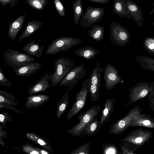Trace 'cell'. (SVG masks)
Instances as JSON below:
<instances>
[{"instance_id":"cell-1","label":"cell","mask_w":154,"mask_h":154,"mask_svg":"<svg viewBox=\"0 0 154 154\" xmlns=\"http://www.w3.org/2000/svg\"><path fill=\"white\" fill-rule=\"evenodd\" d=\"M75 62L70 59L63 57L57 59L54 64V72L50 74L51 78L50 85L55 86L74 67Z\"/></svg>"},{"instance_id":"cell-2","label":"cell","mask_w":154,"mask_h":154,"mask_svg":"<svg viewBox=\"0 0 154 154\" xmlns=\"http://www.w3.org/2000/svg\"><path fill=\"white\" fill-rule=\"evenodd\" d=\"M5 64L11 66L14 72L20 66L33 62L35 59L19 51L7 48L3 55Z\"/></svg>"},{"instance_id":"cell-3","label":"cell","mask_w":154,"mask_h":154,"mask_svg":"<svg viewBox=\"0 0 154 154\" xmlns=\"http://www.w3.org/2000/svg\"><path fill=\"white\" fill-rule=\"evenodd\" d=\"M101 109V107L100 105L92 106L78 116L79 122L68 130L66 132L76 137H80L82 132L85 126L98 115Z\"/></svg>"},{"instance_id":"cell-4","label":"cell","mask_w":154,"mask_h":154,"mask_svg":"<svg viewBox=\"0 0 154 154\" xmlns=\"http://www.w3.org/2000/svg\"><path fill=\"white\" fill-rule=\"evenodd\" d=\"M83 42L80 39L71 37H63L53 40L45 52L47 54L54 55L62 51H68L73 46Z\"/></svg>"},{"instance_id":"cell-5","label":"cell","mask_w":154,"mask_h":154,"mask_svg":"<svg viewBox=\"0 0 154 154\" xmlns=\"http://www.w3.org/2000/svg\"><path fill=\"white\" fill-rule=\"evenodd\" d=\"M109 32V40L116 45L124 47L130 41L131 35L129 30L119 22H111Z\"/></svg>"},{"instance_id":"cell-6","label":"cell","mask_w":154,"mask_h":154,"mask_svg":"<svg viewBox=\"0 0 154 154\" xmlns=\"http://www.w3.org/2000/svg\"><path fill=\"white\" fill-rule=\"evenodd\" d=\"M142 109L138 105L131 109L123 118L120 119L111 125L109 129L110 134L118 135L122 133L129 126L134 119L141 113Z\"/></svg>"},{"instance_id":"cell-7","label":"cell","mask_w":154,"mask_h":154,"mask_svg":"<svg viewBox=\"0 0 154 154\" xmlns=\"http://www.w3.org/2000/svg\"><path fill=\"white\" fill-rule=\"evenodd\" d=\"M89 80H84L82 84V88L75 96V100L66 116L68 120H69L78 113L85 105L87 97L90 92Z\"/></svg>"},{"instance_id":"cell-8","label":"cell","mask_w":154,"mask_h":154,"mask_svg":"<svg viewBox=\"0 0 154 154\" xmlns=\"http://www.w3.org/2000/svg\"><path fill=\"white\" fill-rule=\"evenodd\" d=\"M154 88V82H151L148 83L143 82L138 83L129 88V100L124 106V108L143 99Z\"/></svg>"},{"instance_id":"cell-9","label":"cell","mask_w":154,"mask_h":154,"mask_svg":"<svg viewBox=\"0 0 154 154\" xmlns=\"http://www.w3.org/2000/svg\"><path fill=\"white\" fill-rule=\"evenodd\" d=\"M152 133L149 129L141 128L136 129L130 132L120 142H129L141 147L146 143L148 144L152 137Z\"/></svg>"},{"instance_id":"cell-10","label":"cell","mask_w":154,"mask_h":154,"mask_svg":"<svg viewBox=\"0 0 154 154\" xmlns=\"http://www.w3.org/2000/svg\"><path fill=\"white\" fill-rule=\"evenodd\" d=\"M105 13V9L102 7H88L81 20V25L85 27H88L102 20Z\"/></svg>"},{"instance_id":"cell-11","label":"cell","mask_w":154,"mask_h":154,"mask_svg":"<svg viewBox=\"0 0 154 154\" xmlns=\"http://www.w3.org/2000/svg\"><path fill=\"white\" fill-rule=\"evenodd\" d=\"M87 70L85 65L81 63L74 67L61 80L59 83L60 86H67L70 88L76 83L79 79L83 78Z\"/></svg>"},{"instance_id":"cell-12","label":"cell","mask_w":154,"mask_h":154,"mask_svg":"<svg viewBox=\"0 0 154 154\" xmlns=\"http://www.w3.org/2000/svg\"><path fill=\"white\" fill-rule=\"evenodd\" d=\"M119 73L118 71L112 65L108 63L105 66L103 75L105 86L107 90L112 89L122 81Z\"/></svg>"},{"instance_id":"cell-13","label":"cell","mask_w":154,"mask_h":154,"mask_svg":"<svg viewBox=\"0 0 154 154\" xmlns=\"http://www.w3.org/2000/svg\"><path fill=\"white\" fill-rule=\"evenodd\" d=\"M127 8L131 16V19L139 26H142L144 21L143 12L135 2L131 0H124Z\"/></svg>"},{"instance_id":"cell-14","label":"cell","mask_w":154,"mask_h":154,"mask_svg":"<svg viewBox=\"0 0 154 154\" xmlns=\"http://www.w3.org/2000/svg\"><path fill=\"white\" fill-rule=\"evenodd\" d=\"M51 78L49 73H47L43 76L38 80L29 89L28 93L29 95H32L39 92H42L49 88L50 87L49 81Z\"/></svg>"},{"instance_id":"cell-15","label":"cell","mask_w":154,"mask_h":154,"mask_svg":"<svg viewBox=\"0 0 154 154\" xmlns=\"http://www.w3.org/2000/svg\"><path fill=\"white\" fill-rule=\"evenodd\" d=\"M27 100L24 107L27 109L38 108L46 103L50 99V97L45 94L29 95L26 96Z\"/></svg>"},{"instance_id":"cell-16","label":"cell","mask_w":154,"mask_h":154,"mask_svg":"<svg viewBox=\"0 0 154 154\" xmlns=\"http://www.w3.org/2000/svg\"><path fill=\"white\" fill-rule=\"evenodd\" d=\"M137 126L154 128V118L148 114L140 113L134 119L129 128Z\"/></svg>"},{"instance_id":"cell-17","label":"cell","mask_w":154,"mask_h":154,"mask_svg":"<svg viewBox=\"0 0 154 154\" xmlns=\"http://www.w3.org/2000/svg\"><path fill=\"white\" fill-rule=\"evenodd\" d=\"M40 40H33L24 46L22 48V51L30 56H33L38 58L41 57L44 48L42 45H39Z\"/></svg>"},{"instance_id":"cell-18","label":"cell","mask_w":154,"mask_h":154,"mask_svg":"<svg viewBox=\"0 0 154 154\" xmlns=\"http://www.w3.org/2000/svg\"><path fill=\"white\" fill-rule=\"evenodd\" d=\"M41 65L42 63L38 62L27 63L20 66L14 72L20 77H29L31 75L36 73Z\"/></svg>"},{"instance_id":"cell-19","label":"cell","mask_w":154,"mask_h":154,"mask_svg":"<svg viewBox=\"0 0 154 154\" xmlns=\"http://www.w3.org/2000/svg\"><path fill=\"white\" fill-rule=\"evenodd\" d=\"M43 25V23L39 20H33L28 21L25 30L18 38V42H20L32 35Z\"/></svg>"},{"instance_id":"cell-20","label":"cell","mask_w":154,"mask_h":154,"mask_svg":"<svg viewBox=\"0 0 154 154\" xmlns=\"http://www.w3.org/2000/svg\"><path fill=\"white\" fill-rule=\"evenodd\" d=\"M26 16V14L21 15L9 24L7 36L11 38L12 40L14 41L15 39L24 23Z\"/></svg>"},{"instance_id":"cell-21","label":"cell","mask_w":154,"mask_h":154,"mask_svg":"<svg viewBox=\"0 0 154 154\" xmlns=\"http://www.w3.org/2000/svg\"><path fill=\"white\" fill-rule=\"evenodd\" d=\"M115 100L113 97L107 99L104 104V108L102 112L100 122L101 126L106 122L110 120V116L114 110V105Z\"/></svg>"},{"instance_id":"cell-22","label":"cell","mask_w":154,"mask_h":154,"mask_svg":"<svg viewBox=\"0 0 154 154\" xmlns=\"http://www.w3.org/2000/svg\"><path fill=\"white\" fill-rule=\"evenodd\" d=\"M112 11L121 17H125L128 19H131V16L127 8L124 0H115Z\"/></svg>"},{"instance_id":"cell-23","label":"cell","mask_w":154,"mask_h":154,"mask_svg":"<svg viewBox=\"0 0 154 154\" xmlns=\"http://www.w3.org/2000/svg\"><path fill=\"white\" fill-rule=\"evenodd\" d=\"M101 126L100 121L95 118L85 126L82 132L80 137H89L97 134L100 130Z\"/></svg>"},{"instance_id":"cell-24","label":"cell","mask_w":154,"mask_h":154,"mask_svg":"<svg viewBox=\"0 0 154 154\" xmlns=\"http://www.w3.org/2000/svg\"><path fill=\"white\" fill-rule=\"evenodd\" d=\"M74 52L76 55L87 60L96 57L97 55L100 53L93 47L88 45L74 51Z\"/></svg>"},{"instance_id":"cell-25","label":"cell","mask_w":154,"mask_h":154,"mask_svg":"<svg viewBox=\"0 0 154 154\" xmlns=\"http://www.w3.org/2000/svg\"><path fill=\"white\" fill-rule=\"evenodd\" d=\"M26 136L29 140L41 146L44 149L53 153L54 152L49 141L45 138L36 134L35 132L26 133Z\"/></svg>"},{"instance_id":"cell-26","label":"cell","mask_w":154,"mask_h":154,"mask_svg":"<svg viewBox=\"0 0 154 154\" xmlns=\"http://www.w3.org/2000/svg\"><path fill=\"white\" fill-rule=\"evenodd\" d=\"M76 85H75L74 86L69 88L66 91L64 95L62 96L58 103L56 112L57 119H59L65 111L69 100V92Z\"/></svg>"},{"instance_id":"cell-27","label":"cell","mask_w":154,"mask_h":154,"mask_svg":"<svg viewBox=\"0 0 154 154\" xmlns=\"http://www.w3.org/2000/svg\"><path fill=\"white\" fill-rule=\"evenodd\" d=\"M90 27L91 28L88 30L87 33L90 38L99 42L104 39V29L103 26L93 24Z\"/></svg>"},{"instance_id":"cell-28","label":"cell","mask_w":154,"mask_h":154,"mask_svg":"<svg viewBox=\"0 0 154 154\" xmlns=\"http://www.w3.org/2000/svg\"><path fill=\"white\" fill-rule=\"evenodd\" d=\"M135 59L143 69L154 71V59L146 56H137Z\"/></svg>"},{"instance_id":"cell-29","label":"cell","mask_w":154,"mask_h":154,"mask_svg":"<svg viewBox=\"0 0 154 154\" xmlns=\"http://www.w3.org/2000/svg\"><path fill=\"white\" fill-rule=\"evenodd\" d=\"M103 69V67H100L97 62L96 63L89 78L90 84L100 86L101 74Z\"/></svg>"},{"instance_id":"cell-30","label":"cell","mask_w":154,"mask_h":154,"mask_svg":"<svg viewBox=\"0 0 154 154\" xmlns=\"http://www.w3.org/2000/svg\"><path fill=\"white\" fill-rule=\"evenodd\" d=\"M82 0H75L72 4L74 13V23L75 25L78 24L81 17L82 15L83 8Z\"/></svg>"},{"instance_id":"cell-31","label":"cell","mask_w":154,"mask_h":154,"mask_svg":"<svg viewBox=\"0 0 154 154\" xmlns=\"http://www.w3.org/2000/svg\"><path fill=\"white\" fill-rule=\"evenodd\" d=\"M15 96L8 92L2 90H0V102L9 104L13 106H17L19 100L15 101Z\"/></svg>"},{"instance_id":"cell-32","label":"cell","mask_w":154,"mask_h":154,"mask_svg":"<svg viewBox=\"0 0 154 154\" xmlns=\"http://www.w3.org/2000/svg\"><path fill=\"white\" fill-rule=\"evenodd\" d=\"M121 154H134L140 147L138 146L129 142H122L120 144Z\"/></svg>"},{"instance_id":"cell-33","label":"cell","mask_w":154,"mask_h":154,"mask_svg":"<svg viewBox=\"0 0 154 154\" xmlns=\"http://www.w3.org/2000/svg\"><path fill=\"white\" fill-rule=\"evenodd\" d=\"M26 2L30 7L39 11L43 10L48 3V0H27Z\"/></svg>"},{"instance_id":"cell-34","label":"cell","mask_w":154,"mask_h":154,"mask_svg":"<svg viewBox=\"0 0 154 154\" xmlns=\"http://www.w3.org/2000/svg\"><path fill=\"white\" fill-rule=\"evenodd\" d=\"M143 45L148 53L154 56V37H146L144 39Z\"/></svg>"},{"instance_id":"cell-35","label":"cell","mask_w":154,"mask_h":154,"mask_svg":"<svg viewBox=\"0 0 154 154\" xmlns=\"http://www.w3.org/2000/svg\"><path fill=\"white\" fill-rule=\"evenodd\" d=\"M100 86L89 84L90 93L92 102H96L100 96Z\"/></svg>"},{"instance_id":"cell-36","label":"cell","mask_w":154,"mask_h":154,"mask_svg":"<svg viewBox=\"0 0 154 154\" xmlns=\"http://www.w3.org/2000/svg\"><path fill=\"white\" fill-rule=\"evenodd\" d=\"M103 153L104 154H118L119 153L116 146L110 143H104L102 144Z\"/></svg>"},{"instance_id":"cell-37","label":"cell","mask_w":154,"mask_h":154,"mask_svg":"<svg viewBox=\"0 0 154 154\" xmlns=\"http://www.w3.org/2000/svg\"><path fill=\"white\" fill-rule=\"evenodd\" d=\"M91 144L89 142L82 145L74 149L70 154H89Z\"/></svg>"},{"instance_id":"cell-38","label":"cell","mask_w":154,"mask_h":154,"mask_svg":"<svg viewBox=\"0 0 154 154\" xmlns=\"http://www.w3.org/2000/svg\"><path fill=\"white\" fill-rule=\"evenodd\" d=\"M21 148L23 152L30 154H41L38 148L32 146L28 142L22 145Z\"/></svg>"},{"instance_id":"cell-39","label":"cell","mask_w":154,"mask_h":154,"mask_svg":"<svg viewBox=\"0 0 154 154\" xmlns=\"http://www.w3.org/2000/svg\"><path fill=\"white\" fill-rule=\"evenodd\" d=\"M55 7L60 16L64 17L65 16V10L64 7L60 0H54Z\"/></svg>"},{"instance_id":"cell-40","label":"cell","mask_w":154,"mask_h":154,"mask_svg":"<svg viewBox=\"0 0 154 154\" xmlns=\"http://www.w3.org/2000/svg\"><path fill=\"white\" fill-rule=\"evenodd\" d=\"M13 121L12 117H11L8 113L3 112L0 114V122L5 128L6 127V123L8 122H11Z\"/></svg>"},{"instance_id":"cell-41","label":"cell","mask_w":154,"mask_h":154,"mask_svg":"<svg viewBox=\"0 0 154 154\" xmlns=\"http://www.w3.org/2000/svg\"><path fill=\"white\" fill-rule=\"evenodd\" d=\"M12 85V83L9 81L6 78L2 68H0V85L9 87Z\"/></svg>"},{"instance_id":"cell-42","label":"cell","mask_w":154,"mask_h":154,"mask_svg":"<svg viewBox=\"0 0 154 154\" xmlns=\"http://www.w3.org/2000/svg\"><path fill=\"white\" fill-rule=\"evenodd\" d=\"M4 108L12 110L15 113H22L23 112L16 109L15 107L9 104L0 102V108Z\"/></svg>"},{"instance_id":"cell-43","label":"cell","mask_w":154,"mask_h":154,"mask_svg":"<svg viewBox=\"0 0 154 154\" xmlns=\"http://www.w3.org/2000/svg\"><path fill=\"white\" fill-rule=\"evenodd\" d=\"M147 96L150 108L154 112V88L148 93Z\"/></svg>"},{"instance_id":"cell-44","label":"cell","mask_w":154,"mask_h":154,"mask_svg":"<svg viewBox=\"0 0 154 154\" xmlns=\"http://www.w3.org/2000/svg\"><path fill=\"white\" fill-rule=\"evenodd\" d=\"M17 1L18 0H0L2 7L8 4L11 8L14 7Z\"/></svg>"},{"instance_id":"cell-45","label":"cell","mask_w":154,"mask_h":154,"mask_svg":"<svg viewBox=\"0 0 154 154\" xmlns=\"http://www.w3.org/2000/svg\"><path fill=\"white\" fill-rule=\"evenodd\" d=\"M92 3H100L105 4L109 2L110 0H88Z\"/></svg>"},{"instance_id":"cell-46","label":"cell","mask_w":154,"mask_h":154,"mask_svg":"<svg viewBox=\"0 0 154 154\" xmlns=\"http://www.w3.org/2000/svg\"><path fill=\"white\" fill-rule=\"evenodd\" d=\"M7 133L3 129H0V138L3 139L4 138L8 137Z\"/></svg>"},{"instance_id":"cell-47","label":"cell","mask_w":154,"mask_h":154,"mask_svg":"<svg viewBox=\"0 0 154 154\" xmlns=\"http://www.w3.org/2000/svg\"><path fill=\"white\" fill-rule=\"evenodd\" d=\"M38 150L41 154H54L53 152L46 149H41L38 148Z\"/></svg>"},{"instance_id":"cell-48","label":"cell","mask_w":154,"mask_h":154,"mask_svg":"<svg viewBox=\"0 0 154 154\" xmlns=\"http://www.w3.org/2000/svg\"><path fill=\"white\" fill-rule=\"evenodd\" d=\"M152 5L153 6V8L152 10L150 12V14H154V2H153L152 3ZM152 24L154 26V19H153V22L152 23Z\"/></svg>"},{"instance_id":"cell-49","label":"cell","mask_w":154,"mask_h":154,"mask_svg":"<svg viewBox=\"0 0 154 154\" xmlns=\"http://www.w3.org/2000/svg\"><path fill=\"white\" fill-rule=\"evenodd\" d=\"M0 144L2 145H5V142L3 139L0 138Z\"/></svg>"},{"instance_id":"cell-50","label":"cell","mask_w":154,"mask_h":154,"mask_svg":"<svg viewBox=\"0 0 154 154\" xmlns=\"http://www.w3.org/2000/svg\"><path fill=\"white\" fill-rule=\"evenodd\" d=\"M4 128V126L1 124H0V129H3Z\"/></svg>"}]
</instances>
